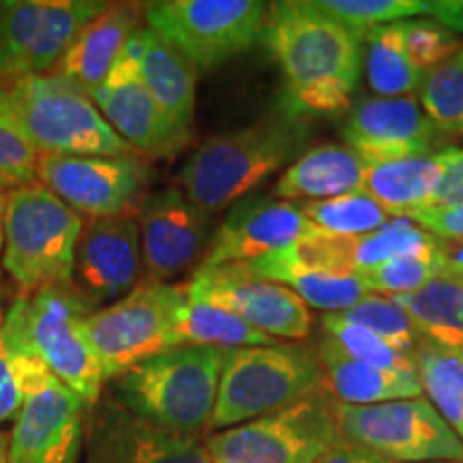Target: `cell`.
<instances>
[{"label": "cell", "mask_w": 463, "mask_h": 463, "mask_svg": "<svg viewBox=\"0 0 463 463\" xmlns=\"http://www.w3.org/2000/svg\"><path fill=\"white\" fill-rule=\"evenodd\" d=\"M262 42L281 67V112L307 118L350 109L363 69V37L316 0L269 5Z\"/></svg>", "instance_id": "cell-1"}, {"label": "cell", "mask_w": 463, "mask_h": 463, "mask_svg": "<svg viewBox=\"0 0 463 463\" xmlns=\"http://www.w3.org/2000/svg\"><path fill=\"white\" fill-rule=\"evenodd\" d=\"M309 137L307 118L286 112L219 133L189 155L178 172V189L208 215H215L297 161Z\"/></svg>", "instance_id": "cell-2"}, {"label": "cell", "mask_w": 463, "mask_h": 463, "mask_svg": "<svg viewBox=\"0 0 463 463\" xmlns=\"http://www.w3.org/2000/svg\"><path fill=\"white\" fill-rule=\"evenodd\" d=\"M225 350L176 345L114 378L112 397L164 430L200 436L211 425Z\"/></svg>", "instance_id": "cell-3"}, {"label": "cell", "mask_w": 463, "mask_h": 463, "mask_svg": "<svg viewBox=\"0 0 463 463\" xmlns=\"http://www.w3.org/2000/svg\"><path fill=\"white\" fill-rule=\"evenodd\" d=\"M90 314L95 311L71 286H56L20 294L0 326V339L11 350L42 361L89 408L99 402L106 382L84 333Z\"/></svg>", "instance_id": "cell-4"}, {"label": "cell", "mask_w": 463, "mask_h": 463, "mask_svg": "<svg viewBox=\"0 0 463 463\" xmlns=\"http://www.w3.org/2000/svg\"><path fill=\"white\" fill-rule=\"evenodd\" d=\"M84 219L42 183L14 189L5 200L3 269L20 294L69 286Z\"/></svg>", "instance_id": "cell-5"}, {"label": "cell", "mask_w": 463, "mask_h": 463, "mask_svg": "<svg viewBox=\"0 0 463 463\" xmlns=\"http://www.w3.org/2000/svg\"><path fill=\"white\" fill-rule=\"evenodd\" d=\"M324 389L317 350L275 344L225 350L211 430H230L300 402Z\"/></svg>", "instance_id": "cell-6"}, {"label": "cell", "mask_w": 463, "mask_h": 463, "mask_svg": "<svg viewBox=\"0 0 463 463\" xmlns=\"http://www.w3.org/2000/svg\"><path fill=\"white\" fill-rule=\"evenodd\" d=\"M3 86L17 123L39 155L118 157L136 153L103 118L89 92L61 75H31Z\"/></svg>", "instance_id": "cell-7"}, {"label": "cell", "mask_w": 463, "mask_h": 463, "mask_svg": "<svg viewBox=\"0 0 463 463\" xmlns=\"http://www.w3.org/2000/svg\"><path fill=\"white\" fill-rule=\"evenodd\" d=\"M187 297V286L142 281L125 298L86 317V339L106 380L181 345L178 316Z\"/></svg>", "instance_id": "cell-8"}, {"label": "cell", "mask_w": 463, "mask_h": 463, "mask_svg": "<svg viewBox=\"0 0 463 463\" xmlns=\"http://www.w3.org/2000/svg\"><path fill=\"white\" fill-rule=\"evenodd\" d=\"M269 5L260 0H159L144 5L146 26L189 61L213 71L262 39Z\"/></svg>", "instance_id": "cell-9"}, {"label": "cell", "mask_w": 463, "mask_h": 463, "mask_svg": "<svg viewBox=\"0 0 463 463\" xmlns=\"http://www.w3.org/2000/svg\"><path fill=\"white\" fill-rule=\"evenodd\" d=\"M344 438L326 389L206 439L213 463H309Z\"/></svg>", "instance_id": "cell-10"}, {"label": "cell", "mask_w": 463, "mask_h": 463, "mask_svg": "<svg viewBox=\"0 0 463 463\" xmlns=\"http://www.w3.org/2000/svg\"><path fill=\"white\" fill-rule=\"evenodd\" d=\"M337 420L344 438L389 463L463 461V442L425 397L337 403Z\"/></svg>", "instance_id": "cell-11"}, {"label": "cell", "mask_w": 463, "mask_h": 463, "mask_svg": "<svg viewBox=\"0 0 463 463\" xmlns=\"http://www.w3.org/2000/svg\"><path fill=\"white\" fill-rule=\"evenodd\" d=\"M106 7L99 0H0V84L54 71Z\"/></svg>", "instance_id": "cell-12"}, {"label": "cell", "mask_w": 463, "mask_h": 463, "mask_svg": "<svg viewBox=\"0 0 463 463\" xmlns=\"http://www.w3.org/2000/svg\"><path fill=\"white\" fill-rule=\"evenodd\" d=\"M37 178L78 215L103 219L137 215L150 195L155 170L137 153L118 157L39 155Z\"/></svg>", "instance_id": "cell-13"}, {"label": "cell", "mask_w": 463, "mask_h": 463, "mask_svg": "<svg viewBox=\"0 0 463 463\" xmlns=\"http://www.w3.org/2000/svg\"><path fill=\"white\" fill-rule=\"evenodd\" d=\"M140 31L127 42L123 54L99 89L92 92L103 118L144 159H174L189 146L191 133L174 125L150 95L140 73Z\"/></svg>", "instance_id": "cell-14"}, {"label": "cell", "mask_w": 463, "mask_h": 463, "mask_svg": "<svg viewBox=\"0 0 463 463\" xmlns=\"http://www.w3.org/2000/svg\"><path fill=\"white\" fill-rule=\"evenodd\" d=\"M191 298L232 311L273 339L309 337L314 316L292 289L249 273L242 264L200 266L187 283Z\"/></svg>", "instance_id": "cell-15"}, {"label": "cell", "mask_w": 463, "mask_h": 463, "mask_svg": "<svg viewBox=\"0 0 463 463\" xmlns=\"http://www.w3.org/2000/svg\"><path fill=\"white\" fill-rule=\"evenodd\" d=\"M144 281L167 283L204 262L215 236L213 215L184 198L178 187L150 191L140 213Z\"/></svg>", "instance_id": "cell-16"}, {"label": "cell", "mask_w": 463, "mask_h": 463, "mask_svg": "<svg viewBox=\"0 0 463 463\" xmlns=\"http://www.w3.org/2000/svg\"><path fill=\"white\" fill-rule=\"evenodd\" d=\"M341 137L364 165L431 157L436 150H447V136L427 118L414 97H361L347 109Z\"/></svg>", "instance_id": "cell-17"}, {"label": "cell", "mask_w": 463, "mask_h": 463, "mask_svg": "<svg viewBox=\"0 0 463 463\" xmlns=\"http://www.w3.org/2000/svg\"><path fill=\"white\" fill-rule=\"evenodd\" d=\"M82 463H213L200 436L140 419L114 397L89 408Z\"/></svg>", "instance_id": "cell-18"}, {"label": "cell", "mask_w": 463, "mask_h": 463, "mask_svg": "<svg viewBox=\"0 0 463 463\" xmlns=\"http://www.w3.org/2000/svg\"><path fill=\"white\" fill-rule=\"evenodd\" d=\"M142 273L137 215L89 219L75 249L71 286L80 298L99 311L125 298Z\"/></svg>", "instance_id": "cell-19"}, {"label": "cell", "mask_w": 463, "mask_h": 463, "mask_svg": "<svg viewBox=\"0 0 463 463\" xmlns=\"http://www.w3.org/2000/svg\"><path fill=\"white\" fill-rule=\"evenodd\" d=\"M86 405L61 380L52 378L26 397L11 431L7 463H80Z\"/></svg>", "instance_id": "cell-20"}, {"label": "cell", "mask_w": 463, "mask_h": 463, "mask_svg": "<svg viewBox=\"0 0 463 463\" xmlns=\"http://www.w3.org/2000/svg\"><path fill=\"white\" fill-rule=\"evenodd\" d=\"M309 230L314 225L294 202L249 194L217 225L202 266L251 262L292 245Z\"/></svg>", "instance_id": "cell-21"}, {"label": "cell", "mask_w": 463, "mask_h": 463, "mask_svg": "<svg viewBox=\"0 0 463 463\" xmlns=\"http://www.w3.org/2000/svg\"><path fill=\"white\" fill-rule=\"evenodd\" d=\"M142 15L144 5L108 3V7L80 31L52 73L69 80L92 97V92L106 82L127 42L142 28Z\"/></svg>", "instance_id": "cell-22"}, {"label": "cell", "mask_w": 463, "mask_h": 463, "mask_svg": "<svg viewBox=\"0 0 463 463\" xmlns=\"http://www.w3.org/2000/svg\"><path fill=\"white\" fill-rule=\"evenodd\" d=\"M317 358L322 364L324 389L337 403L373 405L422 397L416 369H382L354 361L324 335L317 345Z\"/></svg>", "instance_id": "cell-23"}, {"label": "cell", "mask_w": 463, "mask_h": 463, "mask_svg": "<svg viewBox=\"0 0 463 463\" xmlns=\"http://www.w3.org/2000/svg\"><path fill=\"white\" fill-rule=\"evenodd\" d=\"M363 176V161L347 146L328 142L305 150L279 176L275 195L286 202L331 200L361 191Z\"/></svg>", "instance_id": "cell-24"}, {"label": "cell", "mask_w": 463, "mask_h": 463, "mask_svg": "<svg viewBox=\"0 0 463 463\" xmlns=\"http://www.w3.org/2000/svg\"><path fill=\"white\" fill-rule=\"evenodd\" d=\"M140 73L150 95L174 125L191 133L195 116L198 71L148 26L140 28Z\"/></svg>", "instance_id": "cell-25"}, {"label": "cell", "mask_w": 463, "mask_h": 463, "mask_svg": "<svg viewBox=\"0 0 463 463\" xmlns=\"http://www.w3.org/2000/svg\"><path fill=\"white\" fill-rule=\"evenodd\" d=\"M439 178L438 155L364 165L361 191L395 219H412L430 202Z\"/></svg>", "instance_id": "cell-26"}, {"label": "cell", "mask_w": 463, "mask_h": 463, "mask_svg": "<svg viewBox=\"0 0 463 463\" xmlns=\"http://www.w3.org/2000/svg\"><path fill=\"white\" fill-rule=\"evenodd\" d=\"M391 298L410 317L420 339L463 350V286L457 277L439 275L416 292Z\"/></svg>", "instance_id": "cell-27"}, {"label": "cell", "mask_w": 463, "mask_h": 463, "mask_svg": "<svg viewBox=\"0 0 463 463\" xmlns=\"http://www.w3.org/2000/svg\"><path fill=\"white\" fill-rule=\"evenodd\" d=\"M412 356L422 392L463 442V350L419 339Z\"/></svg>", "instance_id": "cell-28"}, {"label": "cell", "mask_w": 463, "mask_h": 463, "mask_svg": "<svg viewBox=\"0 0 463 463\" xmlns=\"http://www.w3.org/2000/svg\"><path fill=\"white\" fill-rule=\"evenodd\" d=\"M363 42L364 73L378 97H412L420 90L427 73L410 61L397 22L364 33Z\"/></svg>", "instance_id": "cell-29"}, {"label": "cell", "mask_w": 463, "mask_h": 463, "mask_svg": "<svg viewBox=\"0 0 463 463\" xmlns=\"http://www.w3.org/2000/svg\"><path fill=\"white\" fill-rule=\"evenodd\" d=\"M178 337L181 345H213L222 350L277 344L273 337L253 328L232 311L191 297H187L178 316Z\"/></svg>", "instance_id": "cell-30"}, {"label": "cell", "mask_w": 463, "mask_h": 463, "mask_svg": "<svg viewBox=\"0 0 463 463\" xmlns=\"http://www.w3.org/2000/svg\"><path fill=\"white\" fill-rule=\"evenodd\" d=\"M298 208L314 228L350 239L372 234L391 222V217L364 191H352L331 200L300 202Z\"/></svg>", "instance_id": "cell-31"}, {"label": "cell", "mask_w": 463, "mask_h": 463, "mask_svg": "<svg viewBox=\"0 0 463 463\" xmlns=\"http://www.w3.org/2000/svg\"><path fill=\"white\" fill-rule=\"evenodd\" d=\"M420 108L447 137H463V43L455 56L431 69L420 86Z\"/></svg>", "instance_id": "cell-32"}, {"label": "cell", "mask_w": 463, "mask_h": 463, "mask_svg": "<svg viewBox=\"0 0 463 463\" xmlns=\"http://www.w3.org/2000/svg\"><path fill=\"white\" fill-rule=\"evenodd\" d=\"M316 5L361 37L378 26L414 17L438 20L439 14V0H316Z\"/></svg>", "instance_id": "cell-33"}, {"label": "cell", "mask_w": 463, "mask_h": 463, "mask_svg": "<svg viewBox=\"0 0 463 463\" xmlns=\"http://www.w3.org/2000/svg\"><path fill=\"white\" fill-rule=\"evenodd\" d=\"M444 273L442 241L438 249L430 251L405 253V256L392 258L373 269L361 270V277L367 292L382 294V297H402L420 289L427 283L438 279Z\"/></svg>", "instance_id": "cell-34"}, {"label": "cell", "mask_w": 463, "mask_h": 463, "mask_svg": "<svg viewBox=\"0 0 463 463\" xmlns=\"http://www.w3.org/2000/svg\"><path fill=\"white\" fill-rule=\"evenodd\" d=\"M438 247L439 239L420 228L412 219H391L389 223H384L372 234L354 239L356 273L389 262L392 258L405 256V253L430 251Z\"/></svg>", "instance_id": "cell-35"}, {"label": "cell", "mask_w": 463, "mask_h": 463, "mask_svg": "<svg viewBox=\"0 0 463 463\" xmlns=\"http://www.w3.org/2000/svg\"><path fill=\"white\" fill-rule=\"evenodd\" d=\"M320 326L324 337L331 339L335 345L341 347L354 361L382 369H416L412 354H403L397 347H392L389 341L367 331L364 326L345 320L341 314H324Z\"/></svg>", "instance_id": "cell-36"}, {"label": "cell", "mask_w": 463, "mask_h": 463, "mask_svg": "<svg viewBox=\"0 0 463 463\" xmlns=\"http://www.w3.org/2000/svg\"><path fill=\"white\" fill-rule=\"evenodd\" d=\"M39 153L17 123L7 92L0 84V194L34 183Z\"/></svg>", "instance_id": "cell-37"}, {"label": "cell", "mask_w": 463, "mask_h": 463, "mask_svg": "<svg viewBox=\"0 0 463 463\" xmlns=\"http://www.w3.org/2000/svg\"><path fill=\"white\" fill-rule=\"evenodd\" d=\"M345 320L364 326L367 331H372L389 341L392 347H397L403 354H412L416 344H419V333L414 331L410 317L403 314V309L399 307L391 297H382V294H364L354 307L350 309L339 311Z\"/></svg>", "instance_id": "cell-38"}, {"label": "cell", "mask_w": 463, "mask_h": 463, "mask_svg": "<svg viewBox=\"0 0 463 463\" xmlns=\"http://www.w3.org/2000/svg\"><path fill=\"white\" fill-rule=\"evenodd\" d=\"M279 283L292 289L307 307H316L326 314L350 309L364 294H369L358 275L331 277L322 273H292L283 277Z\"/></svg>", "instance_id": "cell-39"}, {"label": "cell", "mask_w": 463, "mask_h": 463, "mask_svg": "<svg viewBox=\"0 0 463 463\" xmlns=\"http://www.w3.org/2000/svg\"><path fill=\"white\" fill-rule=\"evenodd\" d=\"M45 372L48 367L42 361L11 350L0 339V425L20 416L26 395L39 384Z\"/></svg>", "instance_id": "cell-40"}, {"label": "cell", "mask_w": 463, "mask_h": 463, "mask_svg": "<svg viewBox=\"0 0 463 463\" xmlns=\"http://www.w3.org/2000/svg\"><path fill=\"white\" fill-rule=\"evenodd\" d=\"M397 24L410 61L425 73L442 65L461 48L459 37L453 31L430 17H414V20H403Z\"/></svg>", "instance_id": "cell-41"}, {"label": "cell", "mask_w": 463, "mask_h": 463, "mask_svg": "<svg viewBox=\"0 0 463 463\" xmlns=\"http://www.w3.org/2000/svg\"><path fill=\"white\" fill-rule=\"evenodd\" d=\"M436 155L439 164V178L430 202L420 213L449 211V208L463 204V148H447Z\"/></svg>", "instance_id": "cell-42"}, {"label": "cell", "mask_w": 463, "mask_h": 463, "mask_svg": "<svg viewBox=\"0 0 463 463\" xmlns=\"http://www.w3.org/2000/svg\"><path fill=\"white\" fill-rule=\"evenodd\" d=\"M412 222L444 242H463V204L449 211L419 213Z\"/></svg>", "instance_id": "cell-43"}, {"label": "cell", "mask_w": 463, "mask_h": 463, "mask_svg": "<svg viewBox=\"0 0 463 463\" xmlns=\"http://www.w3.org/2000/svg\"><path fill=\"white\" fill-rule=\"evenodd\" d=\"M309 463H389L386 459H382L375 453H372L369 449L361 447V444L352 442L347 438H339L337 442L331 444L326 450H322L316 459H311Z\"/></svg>", "instance_id": "cell-44"}, {"label": "cell", "mask_w": 463, "mask_h": 463, "mask_svg": "<svg viewBox=\"0 0 463 463\" xmlns=\"http://www.w3.org/2000/svg\"><path fill=\"white\" fill-rule=\"evenodd\" d=\"M9 444H11V433L0 431V463L9 461Z\"/></svg>", "instance_id": "cell-45"}, {"label": "cell", "mask_w": 463, "mask_h": 463, "mask_svg": "<svg viewBox=\"0 0 463 463\" xmlns=\"http://www.w3.org/2000/svg\"><path fill=\"white\" fill-rule=\"evenodd\" d=\"M5 200H7V195L0 194V251H3V222H5ZM0 279H3V264H0Z\"/></svg>", "instance_id": "cell-46"}, {"label": "cell", "mask_w": 463, "mask_h": 463, "mask_svg": "<svg viewBox=\"0 0 463 463\" xmlns=\"http://www.w3.org/2000/svg\"><path fill=\"white\" fill-rule=\"evenodd\" d=\"M3 322H5V317H3V311H0V326H3Z\"/></svg>", "instance_id": "cell-47"}, {"label": "cell", "mask_w": 463, "mask_h": 463, "mask_svg": "<svg viewBox=\"0 0 463 463\" xmlns=\"http://www.w3.org/2000/svg\"><path fill=\"white\" fill-rule=\"evenodd\" d=\"M438 463H463V461H438Z\"/></svg>", "instance_id": "cell-48"}, {"label": "cell", "mask_w": 463, "mask_h": 463, "mask_svg": "<svg viewBox=\"0 0 463 463\" xmlns=\"http://www.w3.org/2000/svg\"><path fill=\"white\" fill-rule=\"evenodd\" d=\"M461 286H463V277H461Z\"/></svg>", "instance_id": "cell-49"}]
</instances>
